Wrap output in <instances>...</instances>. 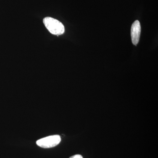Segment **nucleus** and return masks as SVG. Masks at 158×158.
<instances>
[{
	"instance_id": "nucleus-1",
	"label": "nucleus",
	"mask_w": 158,
	"mask_h": 158,
	"mask_svg": "<svg viewBox=\"0 0 158 158\" xmlns=\"http://www.w3.org/2000/svg\"><path fill=\"white\" fill-rule=\"evenodd\" d=\"M43 22L46 27L52 34L60 35L65 32L64 25L58 20L47 17L44 19Z\"/></svg>"
},
{
	"instance_id": "nucleus-4",
	"label": "nucleus",
	"mask_w": 158,
	"mask_h": 158,
	"mask_svg": "<svg viewBox=\"0 0 158 158\" xmlns=\"http://www.w3.org/2000/svg\"><path fill=\"white\" fill-rule=\"evenodd\" d=\"M69 158H83L82 156L80 155H76L72 156Z\"/></svg>"
},
{
	"instance_id": "nucleus-3",
	"label": "nucleus",
	"mask_w": 158,
	"mask_h": 158,
	"mask_svg": "<svg viewBox=\"0 0 158 158\" xmlns=\"http://www.w3.org/2000/svg\"><path fill=\"white\" fill-rule=\"evenodd\" d=\"M141 27L139 21L136 20L132 25L131 28V37L132 42L134 45L138 43L141 34Z\"/></svg>"
},
{
	"instance_id": "nucleus-2",
	"label": "nucleus",
	"mask_w": 158,
	"mask_h": 158,
	"mask_svg": "<svg viewBox=\"0 0 158 158\" xmlns=\"http://www.w3.org/2000/svg\"><path fill=\"white\" fill-rule=\"evenodd\" d=\"M60 136L58 135H55L48 136L37 140L36 143L39 147L43 148H51L57 146L61 141Z\"/></svg>"
}]
</instances>
